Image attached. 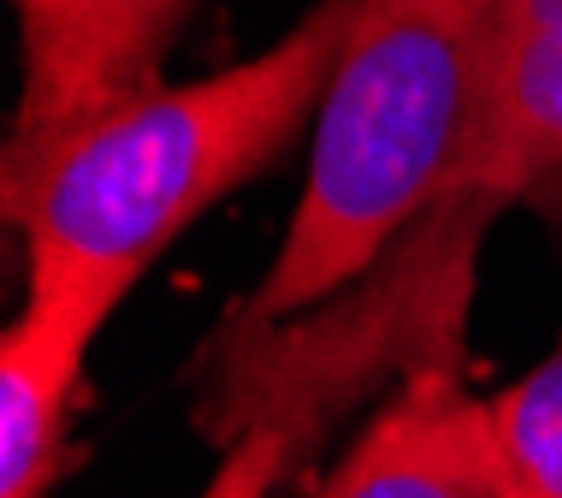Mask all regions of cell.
I'll use <instances>...</instances> for the list:
<instances>
[{
  "label": "cell",
  "mask_w": 562,
  "mask_h": 498,
  "mask_svg": "<svg viewBox=\"0 0 562 498\" xmlns=\"http://www.w3.org/2000/svg\"><path fill=\"white\" fill-rule=\"evenodd\" d=\"M131 291L83 267H30L24 314L0 339V498H48L78 469L71 410L83 362Z\"/></svg>",
  "instance_id": "obj_3"
},
{
  "label": "cell",
  "mask_w": 562,
  "mask_h": 498,
  "mask_svg": "<svg viewBox=\"0 0 562 498\" xmlns=\"http://www.w3.org/2000/svg\"><path fill=\"white\" fill-rule=\"evenodd\" d=\"M24 89L12 131H54L160 84L190 0H19Z\"/></svg>",
  "instance_id": "obj_5"
},
{
  "label": "cell",
  "mask_w": 562,
  "mask_h": 498,
  "mask_svg": "<svg viewBox=\"0 0 562 498\" xmlns=\"http://www.w3.org/2000/svg\"><path fill=\"white\" fill-rule=\"evenodd\" d=\"M562 24V0H509V30Z\"/></svg>",
  "instance_id": "obj_9"
},
{
  "label": "cell",
  "mask_w": 562,
  "mask_h": 498,
  "mask_svg": "<svg viewBox=\"0 0 562 498\" xmlns=\"http://www.w3.org/2000/svg\"><path fill=\"white\" fill-rule=\"evenodd\" d=\"M492 403L468 391L462 362L403 368L397 398L344 451L308 498H492Z\"/></svg>",
  "instance_id": "obj_4"
},
{
  "label": "cell",
  "mask_w": 562,
  "mask_h": 498,
  "mask_svg": "<svg viewBox=\"0 0 562 498\" xmlns=\"http://www.w3.org/2000/svg\"><path fill=\"white\" fill-rule=\"evenodd\" d=\"M361 0H314L272 48L195 84L12 131L0 155V208L30 267H83L136 285L214 202L261 178L321 113L326 78Z\"/></svg>",
  "instance_id": "obj_1"
},
{
  "label": "cell",
  "mask_w": 562,
  "mask_h": 498,
  "mask_svg": "<svg viewBox=\"0 0 562 498\" xmlns=\"http://www.w3.org/2000/svg\"><path fill=\"white\" fill-rule=\"evenodd\" d=\"M562 173V24L509 30L497 42L474 148L450 196L521 202Z\"/></svg>",
  "instance_id": "obj_6"
},
{
  "label": "cell",
  "mask_w": 562,
  "mask_h": 498,
  "mask_svg": "<svg viewBox=\"0 0 562 498\" xmlns=\"http://www.w3.org/2000/svg\"><path fill=\"white\" fill-rule=\"evenodd\" d=\"M504 36L509 0H361L314 113L284 244L220 339H255L331 303L450 202Z\"/></svg>",
  "instance_id": "obj_2"
},
{
  "label": "cell",
  "mask_w": 562,
  "mask_h": 498,
  "mask_svg": "<svg viewBox=\"0 0 562 498\" xmlns=\"http://www.w3.org/2000/svg\"><path fill=\"white\" fill-rule=\"evenodd\" d=\"M492 403V498H562V332Z\"/></svg>",
  "instance_id": "obj_7"
},
{
  "label": "cell",
  "mask_w": 562,
  "mask_h": 498,
  "mask_svg": "<svg viewBox=\"0 0 562 498\" xmlns=\"http://www.w3.org/2000/svg\"><path fill=\"white\" fill-rule=\"evenodd\" d=\"M321 421L326 416L308 410V403H261V410H249V421L232 433V445H225L202 498H272V487L284 480V469L314 440Z\"/></svg>",
  "instance_id": "obj_8"
}]
</instances>
